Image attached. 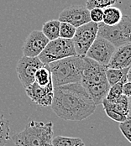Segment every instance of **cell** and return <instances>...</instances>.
Listing matches in <instances>:
<instances>
[{
  "label": "cell",
  "instance_id": "2",
  "mask_svg": "<svg viewBox=\"0 0 131 146\" xmlns=\"http://www.w3.org/2000/svg\"><path fill=\"white\" fill-rule=\"evenodd\" d=\"M85 68L82 73L81 84L87 90L93 102L98 106L102 103L109 90L106 77L107 67L98 62L84 56Z\"/></svg>",
  "mask_w": 131,
  "mask_h": 146
},
{
  "label": "cell",
  "instance_id": "1",
  "mask_svg": "<svg viewBox=\"0 0 131 146\" xmlns=\"http://www.w3.org/2000/svg\"><path fill=\"white\" fill-rule=\"evenodd\" d=\"M51 107L60 118L79 122L92 115L97 105L81 82H75L54 87Z\"/></svg>",
  "mask_w": 131,
  "mask_h": 146
},
{
  "label": "cell",
  "instance_id": "6",
  "mask_svg": "<svg viewBox=\"0 0 131 146\" xmlns=\"http://www.w3.org/2000/svg\"><path fill=\"white\" fill-rule=\"evenodd\" d=\"M72 56H76L72 40L59 37L50 40L38 57L43 64L48 65L53 61Z\"/></svg>",
  "mask_w": 131,
  "mask_h": 146
},
{
  "label": "cell",
  "instance_id": "3",
  "mask_svg": "<svg viewBox=\"0 0 131 146\" xmlns=\"http://www.w3.org/2000/svg\"><path fill=\"white\" fill-rule=\"evenodd\" d=\"M54 87L81 82L85 68L84 57L72 56L48 64Z\"/></svg>",
  "mask_w": 131,
  "mask_h": 146
},
{
  "label": "cell",
  "instance_id": "14",
  "mask_svg": "<svg viewBox=\"0 0 131 146\" xmlns=\"http://www.w3.org/2000/svg\"><path fill=\"white\" fill-rule=\"evenodd\" d=\"M131 66V43L122 44L116 47L107 68L124 69Z\"/></svg>",
  "mask_w": 131,
  "mask_h": 146
},
{
  "label": "cell",
  "instance_id": "23",
  "mask_svg": "<svg viewBox=\"0 0 131 146\" xmlns=\"http://www.w3.org/2000/svg\"><path fill=\"white\" fill-rule=\"evenodd\" d=\"M76 28L66 22H61L60 25V37L62 39L72 40Z\"/></svg>",
  "mask_w": 131,
  "mask_h": 146
},
{
  "label": "cell",
  "instance_id": "16",
  "mask_svg": "<svg viewBox=\"0 0 131 146\" xmlns=\"http://www.w3.org/2000/svg\"><path fill=\"white\" fill-rule=\"evenodd\" d=\"M60 25L58 19H51L45 22L42 26V33L49 40H53L60 37Z\"/></svg>",
  "mask_w": 131,
  "mask_h": 146
},
{
  "label": "cell",
  "instance_id": "21",
  "mask_svg": "<svg viewBox=\"0 0 131 146\" xmlns=\"http://www.w3.org/2000/svg\"><path fill=\"white\" fill-rule=\"evenodd\" d=\"M10 138L9 122L0 115V146H4Z\"/></svg>",
  "mask_w": 131,
  "mask_h": 146
},
{
  "label": "cell",
  "instance_id": "19",
  "mask_svg": "<svg viewBox=\"0 0 131 146\" xmlns=\"http://www.w3.org/2000/svg\"><path fill=\"white\" fill-rule=\"evenodd\" d=\"M129 68H124V69L107 68L106 69V77H107L109 86L111 87V86L114 85L115 83L120 82L124 77H125Z\"/></svg>",
  "mask_w": 131,
  "mask_h": 146
},
{
  "label": "cell",
  "instance_id": "20",
  "mask_svg": "<svg viewBox=\"0 0 131 146\" xmlns=\"http://www.w3.org/2000/svg\"><path fill=\"white\" fill-rule=\"evenodd\" d=\"M126 82H127V78L125 76L120 82H118L115 83L114 85L111 86L109 88V90H108L105 98L109 102L117 101L123 95V86H124V83Z\"/></svg>",
  "mask_w": 131,
  "mask_h": 146
},
{
  "label": "cell",
  "instance_id": "8",
  "mask_svg": "<svg viewBox=\"0 0 131 146\" xmlns=\"http://www.w3.org/2000/svg\"><path fill=\"white\" fill-rule=\"evenodd\" d=\"M43 66L45 64L41 62L39 57H29L25 56L21 57L18 61L16 71L18 78L24 88H26L35 82V73Z\"/></svg>",
  "mask_w": 131,
  "mask_h": 146
},
{
  "label": "cell",
  "instance_id": "27",
  "mask_svg": "<svg viewBox=\"0 0 131 146\" xmlns=\"http://www.w3.org/2000/svg\"><path fill=\"white\" fill-rule=\"evenodd\" d=\"M126 78H127V82H131V66H130L129 70H128V72L126 75Z\"/></svg>",
  "mask_w": 131,
  "mask_h": 146
},
{
  "label": "cell",
  "instance_id": "18",
  "mask_svg": "<svg viewBox=\"0 0 131 146\" xmlns=\"http://www.w3.org/2000/svg\"><path fill=\"white\" fill-rule=\"evenodd\" d=\"M35 82L42 87H45L52 82L51 72L48 65H45L40 69H38L35 73Z\"/></svg>",
  "mask_w": 131,
  "mask_h": 146
},
{
  "label": "cell",
  "instance_id": "24",
  "mask_svg": "<svg viewBox=\"0 0 131 146\" xmlns=\"http://www.w3.org/2000/svg\"><path fill=\"white\" fill-rule=\"evenodd\" d=\"M118 127L123 135L131 144V117L129 116L124 122L119 123Z\"/></svg>",
  "mask_w": 131,
  "mask_h": 146
},
{
  "label": "cell",
  "instance_id": "5",
  "mask_svg": "<svg viewBox=\"0 0 131 146\" xmlns=\"http://www.w3.org/2000/svg\"><path fill=\"white\" fill-rule=\"evenodd\" d=\"M98 36L108 40L115 47L131 43V18L123 15L120 22L113 26L106 25L102 22L98 24Z\"/></svg>",
  "mask_w": 131,
  "mask_h": 146
},
{
  "label": "cell",
  "instance_id": "25",
  "mask_svg": "<svg viewBox=\"0 0 131 146\" xmlns=\"http://www.w3.org/2000/svg\"><path fill=\"white\" fill-rule=\"evenodd\" d=\"M90 14V19L92 22L100 24L102 22V17H103V9L95 8L91 10H89Z\"/></svg>",
  "mask_w": 131,
  "mask_h": 146
},
{
  "label": "cell",
  "instance_id": "9",
  "mask_svg": "<svg viewBox=\"0 0 131 146\" xmlns=\"http://www.w3.org/2000/svg\"><path fill=\"white\" fill-rule=\"evenodd\" d=\"M115 49L116 47L108 40L97 36L96 40L88 49L86 56L107 66Z\"/></svg>",
  "mask_w": 131,
  "mask_h": 146
},
{
  "label": "cell",
  "instance_id": "13",
  "mask_svg": "<svg viewBox=\"0 0 131 146\" xmlns=\"http://www.w3.org/2000/svg\"><path fill=\"white\" fill-rule=\"evenodd\" d=\"M49 41L41 30H33L24 43L23 55L29 57H38Z\"/></svg>",
  "mask_w": 131,
  "mask_h": 146
},
{
  "label": "cell",
  "instance_id": "4",
  "mask_svg": "<svg viewBox=\"0 0 131 146\" xmlns=\"http://www.w3.org/2000/svg\"><path fill=\"white\" fill-rule=\"evenodd\" d=\"M53 123L31 121L11 137L15 146H52Z\"/></svg>",
  "mask_w": 131,
  "mask_h": 146
},
{
  "label": "cell",
  "instance_id": "10",
  "mask_svg": "<svg viewBox=\"0 0 131 146\" xmlns=\"http://www.w3.org/2000/svg\"><path fill=\"white\" fill-rule=\"evenodd\" d=\"M101 104L107 116L115 122L122 123L129 117V98L124 94L115 102L104 98Z\"/></svg>",
  "mask_w": 131,
  "mask_h": 146
},
{
  "label": "cell",
  "instance_id": "7",
  "mask_svg": "<svg viewBox=\"0 0 131 146\" xmlns=\"http://www.w3.org/2000/svg\"><path fill=\"white\" fill-rule=\"evenodd\" d=\"M98 32V24L88 22L76 28L72 41L77 56H86L88 49L96 40Z\"/></svg>",
  "mask_w": 131,
  "mask_h": 146
},
{
  "label": "cell",
  "instance_id": "22",
  "mask_svg": "<svg viewBox=\"0 0 131 146\" xmlns=\"http://www.w3.org/2000/svg\"><path fill=\"white\" fill-rule=\"evenodd\" d=\"M118 0H87L86 8L91 10L95 8L98 9H105L110 6H114Z\"/></svg>",
  "mask_w": 131,
  "mask_h": 146
},
{
  "label": "cell",
  "instance_id": "15",
  "mask_svg": "<svg viewBox=\"0 0 131 146\" xmlns=\"http://www.w3.org/2000/svg\"><path fill=\"white\" fill-rule=\"evenodd\" d=\"M123 18L121 10L114 6H110L103 9L102 23L108 26H113L118 24Z\"/></svg>",
  "mask_w": 131,
  "mask_h": 146
},
{
  "label": "cell",
  "instance_id": "12",
  "mask_svg": "<svg viewBox=\"0 0 131 146\" xmlns=\"http://www.w3.org/2000/svg\"><path fill=\"white\" fill-rule=\"evenodd\" d=\"M59 21L66 22L78 28L91 21L89 9L86 6H71L63 9L58 18Z\"/></svg>",
  "mask_w": 131,
  "mask_h": 146
},
{
  "label": "cell",
  "instance_id": "28",
  "mask_svg": "<svg viewBox=\"0 0 131 146\" xmlns=\"http://www.w3.org/2000/svg\"><path fill=\"white\" fill-rule=\"evenodd\" d=\"M129 116L131 117V97L129 98Z\"/></svg>",
  "mask_w": 131,
  "mask_h": 146
},
{
  "label": "cell",
  "instance_id": "26",
  "mask_svg": "<svg viewBox=\"0 0 131 146\" xmlns=\"http://www.w3.org/2000/svg\"><path fill=\"white\" fill-rule=\"evenodd\" d=\"M123 94L128 98L131 97V82H126L123 86Z\"/></svg>",
  "mask_w": 131,
  "mask_h": 146
},
{
  "label": "cell",
  "instance_id": "29",
  "mask_svg": "<svg viewBox=\"0 0 131 146\" xmlns=\"http://www.w3.org/2000/svg\"><path fill=\"white\" fill-rule=\"evenodd\" d=\"M82 146H85V145H82Z\"/></svg>",
  "mask_w": 131,
  "mask_h": 146
},
{
  "label": "cell",
  "instance_id": "11",
  "mask_svg": "<svg viewBox=\"0 0 131 146\" xmlns=\"http://www.w3.org/2000/svg\"><path fill=\"white\" fill-rule=\"evenodd\" d=\"M25 92L31 101L41 107H49L51 105L54 96L53 82L42 87L34 82L31 85L25 88Z\"/></svg>",
  "mask_w": 131,
  "mask_h": 146
},
{
  "label": "cell",
  "instance_id": "17",
  "mask_svg": "<svg viewBox=\"0 0 131 146\" xmlns=\"http://www.w3.org/2000/svg\"><path fill=\"white\" fill-rule=\"evenodd\" d=\"M84 142L77 137L57 136L52 139V146H82Z\"/></svg>",
  "mask_w": 131,
  "mask_h": 146
}]
</instances>
